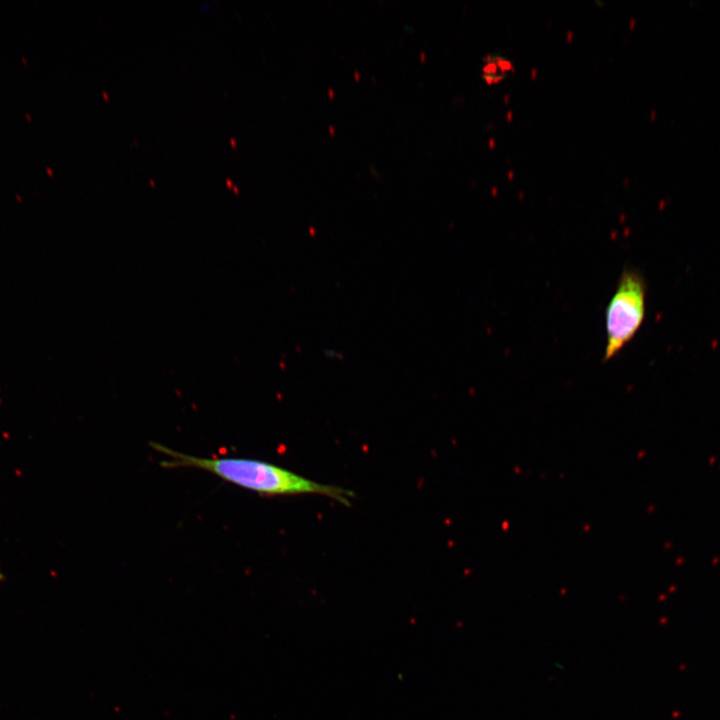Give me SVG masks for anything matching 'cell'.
I'll use <instances>...</instances> for the list:
<instances>
[{
    "instance_id": "obj_1",
    "label": "cell",
    "mask_w": 720,
    "mask_h": 720,
    "mask_svg": "<svg viewBox=\"0 0 720 720\" xmlns=\"http://www.w3.org/2000/svg\"><path fill=\"white\" fill-rule=\"evenodd\" d=\"M150 446L168 457L160 462L162 467L204 470L264 496L320 494L346 506L350 505L353 496V492L345 488L318 483L265 461L237 457L204 458L172 450L157 442H150Z\"/></svg>"
},
{
    "instance_id": "obj_2",
    "label": "cell",
    "mask_w": 720,
    "mask_h": 720,
    "mask_svg": "<svg viewBox=\"0 0 720 720\" xmlns=\"http://www.w3.org/2000/svg\"><path fill=\"white\" fill-rule=\"evenodd\" d=\"M645 297L643 276L633 269H625L606 310L604 361L614 357L639 330L645 317Z\"/></svg>"
},
{
    "instance_id": "obj_3",
    "label": "cell",
    "mask_w": 720,
    "mask_h": 720,
    "mask_svg": "<svg viewBox=\"0 0 720 720\" xmlns=\"http://www.w3.org/2000/svg\"><path fill=\"white\" fill-rule=\"evenodd\" d=\"M3 578H4V575H3V573L0 571V580H2Z\"/></svg>"
}]
</instances>
